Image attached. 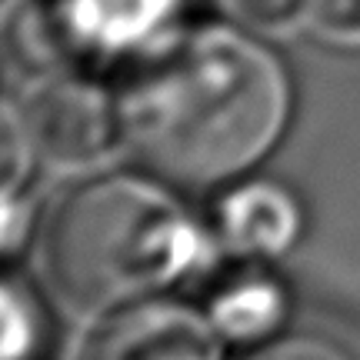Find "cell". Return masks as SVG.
<instances>
[{
	"label": "cell",
	"mask_w": 360,
	"mask_h": 360,
	"mask_svg": "<svg viewBox=\"0 0 360 360\" xmlns=\"http://www.w3.org/2000/svg\"><path fill=\"white\" fill-rule=\"evenodd\" d=\"M117 103L120 130L154 174L214 187L257 167L277 147L294 87L267 44L204 24L141 57Z\"/></svg>",
	"instance_id": "cell-1"
},
{
	"label": "cell",
	"mask_w": 360,
	"mask_h": 360,
	"mask_svg": "<svg viewBox=\"0 0 360 360\" xmlns=\"http://www.w3.org/2000/svg\"><path fill=\"white\" fill-rule=\"evenodd\" d=\"M197 231L177 197L143 177L90 180L57 207L44 257L57 290L87 310H117L191 267Z\"/></svg>",
	"instance_id": "cell-2"
},
{
	"label": "cell",
	"mask_w": 360,
	"mask_h": 360,
	"mask_svg": "<svg viewBox=\"0 0 360 360\" xmlns=\"http://www.w3.org/2000/svg\"><path fill=\"white\" fill-rule=\"evenodd\" d=\"M20 120L27 141L40 154L60 164H80L101 157L114 143V134L120 130V103L84 74H53L27 97Z\"/></svg>",
	"instance_id": "cell-3"
},
{
	"label": "cell",
	"mask_w": 360,
	"mask_h": 360,
	"mask_svg": "<svg viewBox=\"0 0 360 360\" xmlns=\"http://www.w3.org/2000/svg\"><path fill=\"white\" fill-rule=\"evenodd\" d=\"M210 314L184 304L141 300L107 323L90 360H224Z\"/></svg>",
	"instance_id": "cell-4"
},
{
	"label": "cell",
	"mask_w": 360,
	"mask_h": 360,
	"mask_svg": "<svg viewBox=\"0 0 360 360\" xmlns=\"http://www.w3.org/2000/svg\"><path fill=\"white\" fill-rule=\"evenodd\" d=\"M174 11L177 0H47L40 24L67 57L97 60L154 37Z\"/></svg>",
	"instance_id": "cell-5"
},
{
	"label": "cell",
	"mask_w": 360,
	"mask_h": 360,
	"mask_svg": "<svg viewBox=\"0 0 360 360\" xmlns=\"http://www.w3.org/2000/svg\"><path fill=\"white\" fill-rule=\"evenodd\" d=\"M220 233L240 254L274 257L297 240L300 207L281 184H244L220 204Z\"/></svg>",
	"instance_id": "cell-6"
},
{
	"label": "cell",
	"mask_w": 360,
	"mask_h": 360,
	"mask_svg": "<svg viewBox=\"0 0 360 360\" xmlns=\"http://www.w3.org/2000/svg\"><path fill=\"white\" fill-rule=\"evenodd\" d=\"M283 290L264 274H237L210 300V321L233 340H254L277 327Z\"/></svg>",
	"instance_id": "cell-7"
},
{
	"label": "cell",
	"mask_w": 360,
	"mask_h": 360,
	"mask_svg": "<svg viewBox=\"0 0 360 360\" xmlns=\"http://www.w3.org/2000/svg\"><path fill=\"white\" fill-rule=\"evenodd\" d=\"M4 317H7V334H4V360H30L44 334V317L37 310V300L27 287L7 281L4 283Z\"/></svg>",
	"instance_id": "cell-8"
},
{
	"label": "cell",
	"mask_w": 360,
	"mask_h": 360,
	"mask_svg": "<svg viewBox=\"0 0 360 360\" xmlns=\"http://www.w3.org/2000/svg\"><path fill=\"white\" fill-rule=\"evenodd\" d=\"M247 360H350V354H344L337 344L323 340V337L297 334L267 340L264 347L247 354Z\"/></svg>",
	"instance_id": "cell-9"
},
{
	"label": "cell",
	"mask_w": 360,
	"mask_h": 360,
	"mask_svg": "<svg viewBox=\"0 0 360 360\" xmlns=\"http://www.w3.org/2000/svg\"><path fill=\"white\" fill-rule=\"evenodd\" d=\"M304 7L334 34H360V0H304Z\"/></svg>",
	"instance_id": "cell-10"
},
{
	"label": "cell",
	"mask_w": 360,
	"mask_h": 360,
	"mask_svg": "<svg viewBox=\"0 0 360 360\" xmlns=\"http://www.w3.org/2000/svg\"><path fill=\"white\" fill-rule=\"evenodd\" d=\"M237 4L257 20H283L290 11L304 7V0H237Z\"/></svg>",
	"instance_id": "cell-11"
}]
</instances>
